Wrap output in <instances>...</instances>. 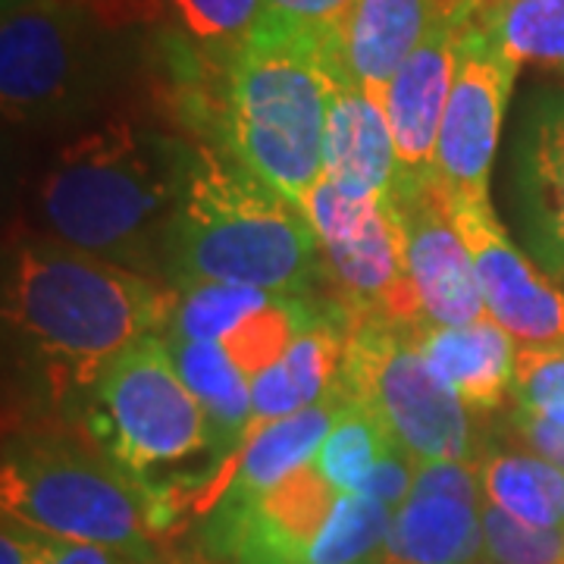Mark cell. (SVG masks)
Here are the masks:
<instances>
[{
	"instance_id": "cell-18",
	"label": "cell",
	"mask_w": 564,
	"mask_h": 564,
	"mask_svg": "<svg viewBox=\"0 0 564 564\" xmlns=\"http://www.w3.org/2000/svg\"><path fill=\"white\" fill-rule=\"evenodd\" d=\"M414 336L426 364L462 399L464 408L489 411L511 395L518 343L492 317L464 326L423 323Z\"/></svg>"
},
{
	"instance_id": "cell-27",
	"label": "cell",
	"mask_w": 564,
	"mask_h": 564,
	"mask_svg": "<svg viewBox=\"0 0 564 564\" xmlns=\"http://www.w3.org/2000/svg\"><path fill=\"white\" fill-rule=\"evenodd\" d=\"M207 57L229 66L263 17L261 0H170Z\"/></svg>"
},
{
	"instance_id": "cell-14",
	"label": "cell",
	"mask_w": 564,
	"mask_h": 564,
	"mask_svg": "<svg viewBox=\"0 0 564 564\" xmlns=\"http://www.w3.org/2000/svg\"><path fill=\"white\" fill-rule=\"evenodd\" d=\"M404 226V258L423 314L440 326L486 321L474 258L448 214L443 188L433 180H399L392 188Z\"/></svg>"
},
{
	"instance_id": "cell-15",
	"label": "cell",
	"mask_w": 564,
	"mask_h": 564,
	"mask_svg": "<svg viewBox=\"0 0 564 564\" xmlns=\"http://www.w3.org/2000/svg\"><path fill=\"white\" fill-rule=\"evenodd\" d=\"M458 41H462V3H452V10L430 29L421 47L386 85L383 107L395 141L399 180L433 176L440 126L455 82Z\"/></svg>"
},
{
	"instance_id": "cell-11",
	"label": "cell",
	"mask_w": 564,
	"mask_h": 564,
	"mask_svg": "<svg viewBox=\"0 0 564 564\" xmlns=\"http://www.w3.org/2000/svg\"><path fill=\"white\" fill-rule=\"evenodd\" d=\"M448 214L474 258L486 314L524 348L564 345V289L508 239L492 204L448 202Z\"/></svg>"
},
{
	"instance_id": "cell-5",
	"label": "cell",
	"mask_w": 564,
	"mask_h": 564,
	"mask_svg": "<svg viewBox=\"0 0 564 564\" xmlns=\"http://www.w3.org/2000/svg\"><path fill=\"white\" fill-rule=\"evenodd\" d=\"M3 514L51 536L110 549L129 564H161L154 499L113 462L69 436L7 443L0 470Z\"/></svg>"
},
{
	"instance_id": "cell-23",
	"label": "cell",
	"mask_w": 564,
	"mask_h": 564,
	"mask_svg": "<svg viewBox=\"0 0 564 564\" xmlns=\"http://www.w3.org/2000/svg\"><path fill=\"white\" fill-rule=\"evenodd\" d=\"M480 467L484 502L530 527H564V470L533 452H496Z\"/></svg>"
},
{
	"instance_id": "cell-20",
	"label": "cell",
	"mask_w": 564,
	"mask_h": 564,
	"mask_svg": "<svg viewBox=\"0 0 564 564\" xmlns=\"http://www.w3.org/2000/svg\"><path fill=\"white\" fill-rule=\"evenodd\" d=\"M484 502L411 492L392 514L383 564H470L484 555Z\"/></svg>"
},
{
	"instance_id": "cell-36",
	"label": "cell",
	"mask_w": 564,
	"mask_h": 564,
	"mask_svg": "<svg viewBox=\"0 0 564 564\" xmlns=\"http://www.w3.org/2000/svg\"><path fill=\"white\" fill-rule=\"evenodd\" d=\"M3 3V13H10V10H17V7H25V3H35V0H0Z\"/></svg>"
},
{
	"instance_id": "cell-1",
	"label": "cell",
	"mask_w": 564,
	"mask_h": 564,
	"mask_svg": "<svg viewBox=\"0 0 564 564\" xmlns=\"http://www.w3.org/2000/svg\"><path fill=\"white\" fill-rule=\"evenodd\" d=\"M173 304L158 280L39 232L7 254V339L54 395L95 389L132 345L166 333Z\"/></svg>"
},
{
	"instance_id": "cell-25",
	"label": "cell",
	"mask_w": 564,
	"mask_h": 564,
	"mask_svg": "<svg viewBox=\"0 0 564 564\" xmlns=\"http://www.w3.org/2000/svg\"><path fill=\"white\" fill-rule=\"evenodd\" d=\"M273 295L276 292L254 289V285H232V282L180 285L166 333H176V336L195 339V343L220 345Z\"/></svg>"
},
{
	"instance_id": "cell-34",
	"label": "cell",
	"mask_w": 564,
	"mask_h": 564,
	"mask_svg": "<svg viewBox=\"0 0 564 564\" xmlns=\"http://www.w3.org/2000/svg\"><path fill=\"white\" fill-rule=\"evenodd\" d=\"M514 430H518V436L524 440L527 448L533 452V455H540L545 462H552L555 467H562L564 470V426L555 421H545L540 414H533V411H524V408H518L514 411Z\"/></svg>"
},
{
	"instance_id": "cell-28",
	"label": "cell",
	"mask_w": 564,
	"mask_h": 564,
	"mask_svg": "<svg viewBox=\"0 0 564 564\" xmlns=\"http://www.w3.org/2000/svg\"><path fill=\"white\" fill-rule=\"evenodd\" d=\"M484 555L492 564H564L562 530L530 527L484 502Z\"/></svg>"
},
{
	"instance_id": "cell-35",
	"label": "cell",
	"mask_w": 564,
	"mask_h": 564,
	"mask_svg": "<svg viewBox=\"0 0 564 564\" xmlns=\"http://www.w3.org/2000/svg\"><path fill=\"white\" fill-rule=\"evenodd\" d=\"M88 10L104 29H120L132 22H151L161 17V0H73Z\"/></svg>"
},
{
	"instance_id": "cell-13",
	"label": "cell",
	"mask_w": 564,
	"mask_h": 564,
	"mask_svg": "<svg viewBox=\"0 0 564 564\" xmlns=\"http://www.w3.org/2000/svg\"><path fill=\"white\" fill-rule=\"evenodd\" d=\"M508 188L527 254L564 285V88L533 91L524 104Z\"/></svg>"
},
{
	"instance_id": "cell-29",
	"label": "cell",
	"mask_w": 564,
	"mask_h": 564,
	"mask_svg": "<svg viewBox=\"0 0 564 564\" xmlns=\"http://www.w3.org/2000/svg\"><path fill=\"white\" fill-rule=\"evenodd\" d=\"M511 399L518 402V408L564 426V345H549V348L518 345Z\"/></svg>"
},
{
	"instance_id": "cell-6",
	"label": "cell",
	"mask_w": 564,
	"mask_h": 564,
	"mask_svg": "<svg viewBox=\"0 0 564 564\" xmlns=\"http://www.w3.org/2000/svg\"><path fill=\"white\" fill-rule=\"evenodd\" d=\"M417 326L351 323L343 386L364 404L411 462H470L474 430L464 402L423 358Z\"/></svg>"
},
{
	"instance_id": "cell-38",
	"label": "cell",
	"mask_w": 564,
	"mask_h": 564,
	"mask_svg": "<svg viewBox=\"0 0 564 564\" xmlns=\"http://www.w3.org/2000/svg\"><path fill=\"white\" fill-rule=\"evenodd\" d=\"M370 564H383V562H380V558H377V562H370Z\"/></svg>"
},
{
	"instance_id": "cell-17",
	"label": "cell",
	"mask_w": 564,
	"mask_h": 564,
	"mask_svg": "<svg viewBox=\"0 0 564 564\" xmlns=\"http://www.w3.org/2000/svg\"><path fill=\"white\" fill-rule=\"evenodd\" d=\"M326 69L329 101L323 135V180L355 198L389 195L399 182V158L383 98L343 76L329 63Z\"/></svg>"
},
{
	"instance_id": "cell-3",
	"label": "cell",
	"mask_w": 564,
	"mask_h": 564,
	"mask_svg": "<svg viewBox=\"0 0 564 564\" xmlns=\"http://www.w3.org/2000/svg\"><path fill=\"white\" fill-rule=\"evenodd\" d=\"M323 251L302 204L258 180L236 158L188 144L170 239V280L254 285L307 299Z\"/></svg>"
},
{
	"instance_id": "cell-12",
	"label": "cell",
	"mask_w": 564,
	"mask_h": 564,
	"mask_svg": "<svg viewBox=\"0 0 564 564\" xmlns=\"http://www.w3.org/2000/svg\"><path fill=\"white\" fill-rule=\"evenodd\" d=\"M343 492L304 464L245 502H217L204 527L210 555L232 564H302Z\"/></svg>"
},
{
	"instance_id": "cell-10",
	"label": "cell",
	"mask_w": 564,
	"mask_h": 564,
	"mask_svg": "<svg viewBox=\"0 0 564 564\" xmlns=\"http://www.w3.org/2000/svg\"><path fill=\"white\" fill-rule=\"evenodd\" d=\"M514 76L518 63L467 22L462 3L458 63L433 166V180L440 182L448 202L489 204V173L499 151Z\"/></svg>"
},
{
	"instance_id": "cell-8",
	"label": "cell",
	"mask_w": 564,
	"mask_h": 564,
	"mask_svg": "<svg viewBox=\"0 0 564 564\" xmlns=\"http://www.w3.org/2000/svg\"><path fill=\"white\" fill-rule=\"evenodd\" d=\"M302 207L321 239L323 267L339 285L348 326L367 321L430 323L408 273L402 214L392 192L355 198L321 180Z\"/></svg>"
},
{
	"instance_id": "cell-19",
	"label": "cell",
	"mask_w": 564,
	"mask_h": 564,
	"mask_svg": "<svg viewBox=\"0 0 564 564\" xmlns=\"http://www.w3.org/2000/svg\"><path fill=\"white\" fill-rule=\"evenodd\" d=\"M345 399H348L345 386H339L323 402L307 404V408L282 417V421L254 430L245 443L242 455L236 458L232 474L217 489L214 505L245 502V499L263 492L267 486L280 484L282 477H289L292 470L314 462Z\"/></svg>"
},
{
	"instance_id": "cell-39",
	"label": "cell",
	"mask_w": 564,
	"mask_h": 564,
	"mask_svg": "<svg viewBox=\"0 0 564 564\" xmlns=\"http://www.w3.org/2000/svg\"><path fill=\"white\" fill-rule=\"evenodd\" d=\"M452 3H462V0H452Z\"/></svg>"
},
{
	"instance_id": "cell-16",
	"label": "cell",
	"mask_w": 564,
	"mask_h": 564,
	"mask_svg": "<svg viewBox=\"0 0 564 564\" xmlns=\"http://www.w3.org/2000/svg\"><path fill=\"white\" fill-rule=\"evenodd\" d=\"M448 10L452 0H355L348 17L323 35V57L383 98L386 85Z\"/></svg>"
},
{
	"instance_id": "cell-32",
	"label": "cell",
	"mask_w": 564,
	"mask_h": 564,
	"mask_svg": "<svg viewBox=\"0 0 564 564\" xmlns=\"http://www.w3.org/2000/svg\"><path fill=\"white\" fill-rule=\"evenodd\" d=\"M414 474H417V464L411 462L399 445H392L380 458V464L370 470V477L364 480L358 496H367V499H373V502L395 511L408 499V492L414 486Z\"/></svg>"
},
{
	"instance_id": "cell-37",
	"label": "cell",
	"mask_w": 564,
	"mask_h": 564,
	"mask_svg": "<svg viewBox=\"0 0 564 564\" xmlns=\"http://www.w3.org/2000/svg\"><path fill=\"white\" fill-rule=\"evenodd\" d=\"M470 564H492L489 558H477V562H470Z\"/></svg>"
},
{
	"instance_id": "cell-4",
	"label": "cell",
	"mask_w": 564,
	"mask_h": 564,
	"mask_svg": "<svg viewBox=\"0 0 564 564\" xmlns=\"http://www.w3.org/2000/svg\"><path fill=\"white\" fill-rule=\"evenodd\" d=\"M329 69L323 39L263 20L226 66L223 139L229 158L302 204L323 180Z\"/></svg>"
},
{
	"instance_id": "cell-33",
	"label": "cell",
	"mask_w": 564,
	"mask_h": 564,
	"mask_svg": "<svg viewBox=\"0 0 564 564\" xmlns=\"http://www.w3.org/2000/svg\"><path fill=\"white\" fill-rule=\"evenodd\" d=\"M29 564H129L122 555L91 543L51 536L44 530L29 533Z\"/></svg>"
},
{
	"instance_id": "cell-21",
	"label": "cell",
	"mask_w": 564,
	"mask_h": 564,
	"mask_svg": "<svg viewBox=\"0 0 564 564\" xmlns=\"http://www.w3.org/2000/svg\"><path fill=\"white\" fill-rule=\"evenodd\" d=\"M163 343L170 348L173 361L180 367L185 386L202 402L210 433H214V474L229 462L236 452H242L251 426V380L242 367L226 355L217 343H195L176 333H163Z\"/></svg>"
},
{
	"instance_id": "cell-2",
	"label": "cell",
	"mask_w": 564,
	"mask_h": 564,
	"mask_svg": "<svg viewBox=\"0 0 564 564\" xmlns=\"http://www.w3.org/2000/svg\"><path fill=\"white\" fill-rule=\"evenodd\" d=\"M185 151L188 141L126 117L85 129L35 176V232L161 282L170 273Z\"/></svg>"
},
{
	"instance_id": "cell-30",
	"label": "cell",
	"mask_w": 564,
	"mask_h": 564,
	"mask_svg": "<svg viewBox=\"0 0 564 564\" xmlns=\"http://www.w3.org/2000/svg\"><path fill=\"white\" fill-rule=\"evenodd\" d=\"M263 20L282 22L311 35H329L348 17L355 0H261Z\"/></svg>"
},
{
	"instance_id": "cell-40",
	"label": "cell",
	"mask_w": 564,
	"mask_h": 564,
	"mask_svg": "<svg viewBox=\"0 0 564 564\" xmlns=\"http://www.w3.org/2000/svg\"><path fill=\"white\" fill-rule=\"evenodd\" d=\"M562 536H564V527H562Z\"/></svg>"
},
{
	"instance_id": "cell-26",
	"label": "cell",
	"mask_w": 564,
	"mask_h": 564,
	"mask_svg": "<svg viewBox=\"0 0 564 564\" xmlns=\"http://www.w3.org/2000/svg\"><path fill=\"white\" fill-rule=\"evenodd\" d=\"M392 508L358 492H345L311 543L302 564H370L383 555Z\"/></svg>"
},
{
	"instance_id": "cell-24",
	"label": "cell",
	"mask_w": 564,
	"mask_h": 564,
	"mask_svg": "<svg viewBox=\"0 0 564 564\" xmlns=\"http://www.w3.org/2000/svg\"><path fill=\"white\" fill-rule=\"evenodd\" d=\"M392 440L380 421L364 404L345 399L336 411V421L329 426L321 452L314 458V467L336 492H358L370 470L380 464L386 452L392 448Z\"/></svg>"
},
{
	"instance_id": "cell-9",
	"label": "cell",
	"mask_w": 564,
	"mask_h": 564,
	"mask_svg": "<svg viewBox=\"0 0 564 564\" xmlns=\"http://www.w3.org/2000/svg\"><path fill=\"white\" fill-rule=\"evenodd\" d=\"M101 440L126 474L214 455L202 402L185 386L163 336L132 345L95 386Z\"/></svg>"
},
{
	"instance_id": "cell-7",
	"label": "cell",
	"mask_w": 564,
	"mask_h": 564,
	"mask_svg": "<svg viewBox=\"0 0 564 564\" xmlns=\"http://www.w3.org/2000/svg\"><path fill=\"white\" fill-rule=\"evenodd\" d=\"M104 25L73 0L3 13L0 104L10 126L47 129L85 117L104 85Z\"/></svg>"
},
{
	"instance_id": "cell-22",
	"label": "cell",
	"mask_w": 564,
	"mask_h": 564,
	"mask_svg": "<svg viewBox=\"0 0 564 564\" xmlns=\"http://www.w3.org/2000/svg\"><path fill=\"white\" fill-rule=\"evenodd\" d=\"M464 17L511 61L564 69V0H462Z\"/></svg>"
},
{
	"instance_id": "cell-31",
	"label": "cell",
	"mask_w": 564,
	"mask_h": 564,
	"mask_svg": "<svg viewBox=\"0 0 564 564\" xmlns=\"http://www.w3.org/2000/svg\"><path fill=\"white\" fill-rule=\"evenodd\" d=\"M302 408V395H299L295 383L289 380L282 361L273 364L270 370H263L258 377H251V411H254L251 433L267 426V423L282 421V417H289V414H295Z\"/></svg>"
}]
</instances>
